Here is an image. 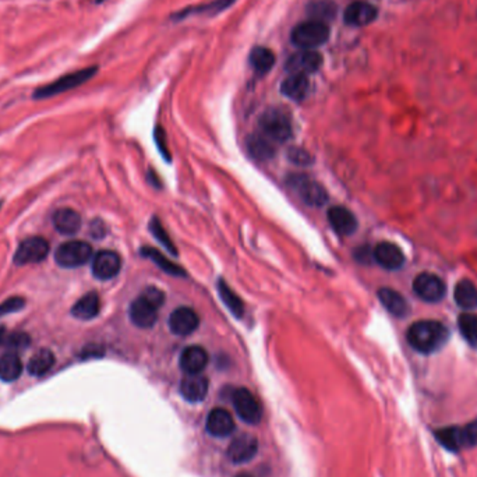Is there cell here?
<instances>
[{"instance_id": "cell-1", "label": "cell", "mask_w": 477, "mask_h": 477, "mask_svg": "<svg viewBox=\"0 0 477 477\" xmlns=\"http://www.w3.org/2000/svg\"><path fill=\"white\" fill-rule=\"evenodd\" d=\"M406 338L415 350L430 355L439 350L445 345L448 339V330L438 321L425 320L412 324L408 330Z\"/></svg>"}, {"instance_id": "cell-2", "label": "cell", "mask_w": 477, "mask_h": 477, "mask_svg": "<svg viewBox=\"0 0 477 477\" xmlns=\"http://www.w3.org/2000/svg\"><path fill=\"white\" fill-rule=\"evenodd\" d=\"M260 133L274 144H282L292 137V120L285 110L271 108L260 117Z\"/></svg>"}, {"instance_id": "cell-3", "label": "cell", "mask_w": 477, "mask_h": 477, "mask_svg": "<svg viewBox=\"0 0 477 477\" xmlns=\"http://www.w3.org/2000/svg\"><path fill=\"white\" fill-rule=\"evenodd\" d=\"M330 38V28L326 23L321 21H306L296 25L292 30L290 40L293 45L300 49L314 50L324 45Z\"/></svg>"}, {"instance_id": "cell-4", "label": "cell", "mask_w": 477, "mask_h": 477, "mask_svg": "<svg viewBox=\"0 0 477 477\" xmlns=\"http://www.w3.org/2000/svg\"><path fill=\"white\" fill-rule=\"evenodd\" d=\"M287 183L297 194V197L310 207H323L328 201V192L326 188L307 175H290Z\"/></svg>"}, {"instance_id": "cell-5", "label": "cell", "mask_w": 477, "mask_h": 477, "mask_svg": "<svg viewBox=\"0 0 477 477\" xmlns=\"http://www.w3.org/2000/svg\"><path fill=\"white\" fill-rule=\"evenodd\" d=\"M93 257V247L80 240H71L60 244L56 250L54 258L60 267L77 268L87 264Z\"/></svg>"}, {"instance_id": "cell-6", "label": "cell", "mask_w": 477, "mask_h": 477, "mask_svg": "<svg viewBox=\"0 0 477 477\" xmlns=\"http://www.w3.org/2000/svg\"><path fill=\"white\" fill-rule=\"evenodd\" d=\"M98 71L96 67H87L74 73H69L63 77H60L59 80L50 83L45 87H41L35 91L34 96L38 99H44V98H49V96H59L64 91L73 90L81 84H84L86 81H88L90 79H93Z\"/></svg>"}, {"instance_id": "cell-7", "label": "cell", "mask_w": 477, "mask_h": 477, "mask_svg": "<svg viewBox=\"0 0 477 477\" xmlns=\"http://www.w3.org/2000/svg\"><path fill=\"white\" fill-rule=\"evenodd\" d=\"M234 408L238 418L247 425H258L263 419V410L257 398L247 389L238 388L232 395Z\"/></svg>"}, {"instance_id": "cell-8", "label": "cell", "mask_w": 477, "mask_h": 477, "mask_svg": "<svg viewBox=\"0 0 477 477\" xmlns=\"http://www.w3.org/2000/svg\"><path fill=\"white\" fill-rule=\"evenodd\" d=\"M49 243L44 238H30L24 240L16 254H14V263L18 265H27V264H37L44 261L48 257Z\"/></svg>"}, {"instance_id": "cell-9", "label": "cell", "mask_w": 477, "mask_h": 477, "mask_svg": "<svg viewBox=\"0 0 477 477\" xmlns=\"http://www.w3.org/2000/svg\"><path fill=\"white\" fill-rule=\"evenodd\" d=\"M321 64H323V56L318 52L301 49L300 52L293 53L287 59L285 69L289 74L309 76L320 70Z\"/></svg>"}, {"instance_id": "cell-10", "label": "cell", "mask_w": 477, "mask_h": 477, "mask_svg": "<svg viewBox=\"0 0 477 477\" xmlns=\"http://www.w3.org/2000/svg\"><path fill=\"white\" fill-rule=\"evenodd\" d=\"M258 452V439L253 434H240L228 448V458L231 462L240 465L251 461Z\"/></svg>"}, {"instance_id": "cell-11", "label": "cell", "mask_w": 477, "mask_h": 477, "mask_svg": "<svg viewBox=\"0 0 477 477\" xmlns=\"http://www.w3.org/2000/svg\"><path fill=\"white\" fill-rule=\"evenodd\" d=\"M415 293L425 301L437 303L445 296V284L434 274L423 272L413 282Z\"/></svg>"}, {"instance_id": "cell-12", "label": "cell", "mask_w": 477, "mask_h": 477, "mask_svg": "<svg viewBox=\"0 0 477 477\" xmlns=\"http://www.w3.org/2000/svg\"><path fill=\"white\" fill-rule=\"evenodd\" d=\"M122 268L120 255L110 250H103L96 253L93 258V274L100 281H108L115 278Z\"/></svg>"}, {"instance_id": "cell-13", "label": "cell", "mask_w": 477, "mask_h": 477, "mask_svg": "<svg viewBox=\"0 0 477 477\" xmlns=\"http://www.w3.org/2000/svg\"><path fill=\"white\" fill-rule=\"evenodd\" d=\"M158 310L155 304H152L143 294H140L132 304L129 310V316L132 323L139 328H151L158 320Z\"/></svg>"}, {"instance_id": "cell-14", "label": "cell", "mask_w": 477, "mask_h": 477, "mask_svg": "<svg viewBox=\"0 0 477 477\" xmlns=\"http://www.w3.org/2000/svg\"><path fill=\"white\" fill-rule=\"evenodd\" d=\"M374 261L388 271H396L405 264L403 251L391 241H381L373 248Z\"/></svg>"}, {"instance_id": "cell-15", "label": "cell", "mask_w": 477, "mask_h": 477, "mask_svg": "<svg viewBox=\"0 0 477 477\" xmlns=\"http://www.w3.org/2000/svg\"><path fill=\"white\" fill-rule=\"evenodd\" d=\"M236 429L232 415L224 408L212 409L207 416L205 430L211 437L225 438L229 437Z\"/></svg>"}, {"instance_id": "cell-16", "label": "cell", "mask_w": 477, "mask_h": 477, "mask_svg": "<svg viewBox=\"0 0 477 477\" xmlns=\"http://www.w3.org/2000/svg\"><path fill=\"white\" fill-rule=\"evenodd\" d=\"M377 7L367 1H353L343 13V20L350 27H366L377 18Z\"/></svg>"}, {"instance_id": "cell-17", "label": "cell", "mask_w": 477, "mask_h": 477, "mask_svg": "<svg viewBox=\"0 0 477 477\" xmlns=\"http://www.w3.org/2000/svg\"><path fill=\"white\" fill-rule=\"evenodd\" d=\"M198 326L200 317L190 307H178L169 317V328L178 336L192 334Z\"/></svg>"}, {"instance_id": "cell-18", "label": "cell", "mask_w": 477, "mask_h": 477, "mask_svg": "<svg viewBox=\"0 0 477 477\" xmlns=\"http://www.w3.org/2000/svg\"><path fill=\"white\" fill-rule=\"evenodd\" d=\"M328 222L339 236L353 235L357 229L356 217L345 207L335 205L328 209Z\"/></svg>"}, {"instance_id": "cell-19", "label": "cell", "mask_w": 477, "mask_h": 477, "mask_svg": "<svg viewBox=\"0 0 477 477\" xmlns=\"http://www.w3.org/2000/svg\"><path fill=\"white\" fill-rule=\"evenodd\" d=\"M208 364V353L201 346L186 347L179 359V366L186 374H201Z\"/></svg>"}, {"instance_id": "cell-20", "label": "cell", "mask_w": 477, "mask_h": 477, "mask_svg": "<svg viewBox=\"0 0 477 477\" xmlns=\"http://www.w3.org/2000/svg\"><path fill=\"white\" fill-rule=\"evenodd\" d=\"M209 382L201 374H188L180 382V395L190 403H198L205 399Z\"/></svg>"}, {"instance_id": "cell-21", "label": "cell", "mask_w": 477, "mask_h": 477, "mask_svg": "<svg viewBox=\"0 0 477 477\" xmlns=\"http://www.w3.org/2000/svg\"><path fill=\"white\" fill-rule=\"evenodd\" d=\"M53 225L62 235H74L81 228V217L71 208H62L53 214Z\"/></svg>"}, {"instance_id": "cell-22", "label": "cell", "mask_w": 477, "mask_h": 477, "mask_svg": "<svg viewBox=\"0 0 477 477\" xmlns=\"http://www.w3.org/2000/svg\"><path fill=\"white\" fill-rule=\"evenodd\" d=\"M379 299L382 306L395 317H405L409 313V304L406 299L393 289L381 287L379 290Z\"/></svg>"}, {"instance_id": "cell-23", "label": "cell", "mask_w": 477, "mask_h": 477, "mask_svg": "<svg viewBox=\"0 0 477 477\" xmlns=\"http://www.w3.org/2000/svg\"><path fill=\"white\" fill-rule=\"evenodd\" d=\"M281 91L292 100H303L310 91L309 77L301 74H290L282 83Z\"/></svg>"}, {"instance_id": "cell-24", "label": "cell", "mask_w": 477, "mask_h": 477, "mask_svg": "<svg viewBox=\"0 0 477 477\" xmlns=\"http://www.w3.org/2000/svg\"><path fill=\"white\" fill-rule=\"evenodd\" d=\"M100 310L99 296L91 292L83 296L71 309V314L79 320H93Z\"/></svg>"}, {"instance_id": "cell-25", "label": "cell", "mask_w": 477, "mask_h": 477, "mask_svg": "<svg viewBox=\"0 0 477 477\" xmlns=\"http://www.w3.org/2000/svg\"><path fill=\"white\" fill-rule=\"evenodd\" d=\"M275 145L261 133H255L248 137L247 148L253 158L258 161H268L275 155Z\"/></svg>"}, {"instance_id": "cell-26", "label": "cell", "mask_w": 477, "mask_h": 477, "mask_svg": "<svg viewBox=\"0 0 477 477\" xmlns=\"http://www.w3.org/2000/svg\"><path fill=\"white\" fill-rule=\"evenodd\" d=\"M275 54L271 49L255 47L250 52V64L257 74H267L275 64Z\"/></svg>"}, {"instance_id": "cell-27", "label": "cell", "mask_w": 477, "mask_h": 477, "mask_svg": "<svg viewBox=\"0 0 477 477\" xmlns=\"http://www.w3.org/2000/svg\"><path fill=\"white\" fill-rule=\"evenodd\" d=\"M23 373V363L17 353L8 352L0 357V380L1 381H16Z\"/></svg>"}, {"instance_id": "cell-28", "label": "cell", "mask_w": 477, "mask_h": 477, "mask_svg": "<svg viewBox=\"0 0 477 477\" xmlns=\"http://www.w3.org/2000/svg\"><path fill=\"white\" fill-rule=\"evenodd\" d=\"M218 293L221 296V300L226 306V309L236 317L241 318L244 314V303L238 297V294L231 289V287L225 281L218 282Z\"/></svg>"}, {"instance_id": "cell-29", "label": "cell", "mask_w": 477, "mask_h": 477, "mask_svg": "<svg viewBox=\"0 0 477 477\" xmlns=\"http://www.w3.org/2000/svg\"><path fill=\"white\" fill-rule=\"evenodd\" d=\"M53 364H54L53 353L48 349H41L30 359L27 369L30 374L40 377L47 374Z\"/></svg>"}, {"instance_id": "cell-30", "label": "cell", "mask_w": 477, "mask_h": 477, "mask_svg": "<svg viewBox=\"0 0 477 477\" xmlns=\"http://www.w3.org/2000/svg\"><path fill=\"white\" fill-rule=\"evenodd\" d=\"M144 257L149 258L151 261H154L162 271H165L166 274L169 275H173V277H185L186 272L182 267H179L178 264L169 261L161 251L155 250V248H148V247H144L143 251Z\"/></svg>"}, {"instance_id": "cell-31", "label": "cell", "mask_w": 477, "mask_h": 477, "mask_svg": "<svg viewBox=\"0 0 477 477\" xmlns=\"http://www.w3.org/2000/svg\"><path fill=\"white\" fill-rule=\"evenodd\" d=\"M455 301L462 309H475L477 306V287L472 281L464 280L455 287Z\"/></svg>"}, {"instance_id": "cell-32", "label": "cell", "mask_w": 477, "mask_h": 477, "mask_svg": "<svg viewBox=\"0 0 477 477\" xmlns=\"http://www.w3.org/2000/svg\"><path fill=\"white\" fill-rule=\"evenodd\" d=\"M437 441L447 448L448 451H459L462 447L461 442V429L458 427H447V429L437 430L434 432Z\"/></svg>"}, {"instance_id": "cell-33", "label": "cell", "mask_w": 477, "mask_h": 477, "mask_svg": "<svg viewBox=\"0 0 477 477\" xmlns=\"http://www.w3.org/2000/svg\"><path fill=\"white\" fill-rule=\"evenodd\" d=\"M309 14L314 18V21L326 23V20L333 18L336 13V7L334 3L330 0H321V1H313L309 6Z\"/></svg>"}, {"instance_id": "cell-34", "label": "cell", "mask_w": 477, "mask_h": 477, "mask_svg": "<svg viewBox=\"0 0 477 477\" xmlns=\"http://www.w3.org/2000/svg\"><path fill=\"white\" fill-rule=\"evenodd\" d=\"M459 330L464 338L472 345L477 347V316L465 313L459 317Z\"/></svg>"}, {"instance_id": "cell-35", "label": "cell", "mask_w": 477, "mask_h": 477, "mask_svg": "<svg viewBox=\"0 0 477 477\" xmlns=\"http://www.w3.org/2000/svg\"><path fill=\"white\" fill-rule=\"evenodd\" d=\"M149 231L152 232V235L155 236V238L169 251L172 253L173 255H178V248L176 246L173 244L172 238H169L168 232L165 231V228L162 226V224L156 219V218H152V221L149 222Z\"/></svg>"}, {"instance_id": "cell-36", "label": "cell", "mask_w": 477, "mask_h": 477, "mask_svg": "<svg viewBox=\"0 0 477 477\" xmlns=\"http://www.w3.org/2000/svg\"><path fill=\"white\" fill-rule=\"evenodd\" d=\"M30 343V338L23 333H13V334L6 335L3 346L14 350V349H24Z\"/></svg>"}, {"instance_id": "cell-37", "label": "cell", "mask_w": 477, "mask_h": 477, "mask_svg": "<svg viewBox=\"0 0 477 477\" xmlns=\"http://www.w3.org/2000/svg\"><path fill=\"white\" fill-rule=\"evenodd\" d=\"M287 158L290 159V162L300 166H307L313 163V156L303 148H290L287 152Z\"/></svg>"}, {"instance_id": "cell-38", "label": "cell", "mask_w": 477, "mask_h": 477, "mask_svg": "<svg viewBox=\"0 0 477 477\" xmlns=\"http://www.w3.org/2000/svg\"><path fill=\"white\" fill-rule=\"evenodd\" d=\"M462 447H475L477 444V420L461 429Z\"/></svg>"}, {"instance_id": "cell-39", "label": "cell", "mask_w": 477, "mask_h": 477, "mask_svg": "<svg viewBox=\"0 0 477 477\" xmlns=\"http://www.w3.org/2000/svg\"><path fill=\"white\" fill-rule=\"evenodd\" d=\"M23 307H24V299L17 297V296L10 297L0 304V317H3L6 314H10V313H16V311L21 310Z\"/></svg>"}, {"instance_id": "cell-40", "label": "cell", "mask_w": 477, "mask_h": 477, "mask_svg": "<svg viewBox=\"0 0 477 477\" xmlns=\"http://www.w3.org/2000/svg\"><path fill=\"white\" fill-rule=\"evenodd\" d=\"M142 294H143L145 299H148L152 304H155V306L159 307V309L162 307V304H163V301H165V294H163V292H162L161 289H158V287H146V289H144V292Z\"/></svg>"}, {"instance_id": "cell-41", "label": "cell", "mask_w": 477, "mask_h": 477, "mask_svg": "<svg viewBox=\"0 0 477 477\" xmlns=\"http://www.w3.org/2000/svg\"><path fill=\"white\" fill-rule=\"evenodd\" d=\"M155 142H156V145L159 148V152L163 155V158L169 159L168 148H166V144H165V132L161 126H158L156 130H155Z\"/></svg>"}, {"instance_id": "cell-42", "label": "cell", "mask_w": 477, "mask_h": 477, "mask_svg": "<svg viewBox=\"0 0 477 477\" xmlns=\"http://www.w3.org/2000/svg\"><path fill=\"white\" fill-rule=\"evenodd\" d=\"M356 258L359 263H369V260H374L373 250H370L369 247H360L356 251Z\"/></svg>"}, {"instance_id": "cell-43", "label": "cell", "mask_w": 477, "mask_h": 477, "mask_svg": "<svg viewBox=\"0 0 477 477\" xmlns=\"http://www.w3.org/2000/svg\"><path fill=\"white\" fill-rule=\"evenodd\" d=\"M6 335H7V331L4 328L0 327V346H3L4 343V339H6Z\"/></svg>"}, {"instance_id": "cell-44", "label": "cell", "mask_w": 477, "mask_h": 477, "mask_svg": "<svg viewBox=\"0 0 477 477\" xmlns=\"http://www.w3.org/2000/svg\"><path fill=\"white\" fill-rule=\"evenodd\" d=\"M236 477H251V476H248V475H238V476Z\"/></svg>"}, {"instance_id": "cell-45", "label": "cell", "mask_w": 477, "mask_h": 477, "mask_svg": "<svg viewBox=\"0 0 477 477\" xmlns=\"http://www.w3.org/2000/svg\"><path fill=\"white\" fill-rule=\"evenodd\" d=\"M96 1H98V3H99V1H103V0H96Z\"/></svg>"}]
</instances>
